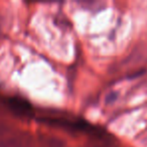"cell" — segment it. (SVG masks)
Here are the masks:
<instances>
[{
  "mask_svg": "<svg viewBox=\"0 0 147 147\" xmlns=\"http://www.w3.org/2000/svg\"><path fill=\"white\" fill-rule=\"evenodd\" d=\"M7 107L15 115L20 117H28L32 113V107L25 99L19 97H10L6 100Z\"/></svg>",
  "mask_w": 147,
  "mask_h": 147,
  "instance_id": "cell-1",
  "label": "cell"
}]
</instances>
